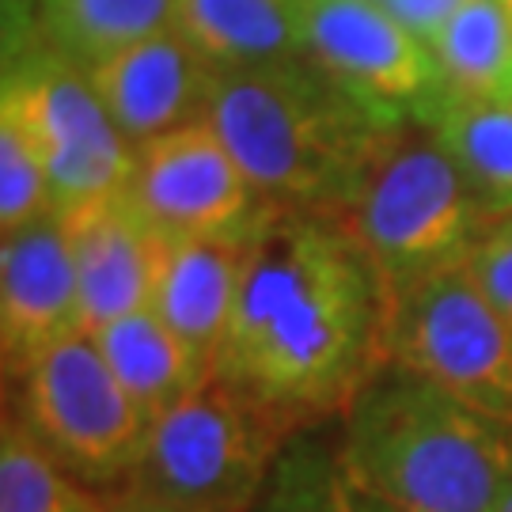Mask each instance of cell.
<instances>
[{"mask_svg":"<svg viewBox=\"0 0 512 512\" xmlns=\"http://www.w3.org/2000/svg\"><path fill=\"white\" fill-rule=\"evenodd\" d=\"M384 319V281L346 220L266 205L217 372L304 433L384 372Z\"/></svg>","mask_w":512,"mask_h":512,"instance_id":"cell-1","label":"cell"},{"mask_svg":"<svg viewBox=\"0 0 512 512\" xmlns=\"http://www.w3.org/2000/svg\"><path fill=\"white\" fill-rule=\"evenodd\" d=\"M403 118L311 57L220 69L209 103V122L266 202L342 220L406 141Z\"/></svg>","mask_w":512,"mask_h":512,"instance_id":"cell-2","label":"cell"},{"mask_svg":"<svg viewBox=\"0 0 512 512\" xmlns=\"http://www.w3.org/2000/svg\"><path fill=\"white\" fill-rule=\"evenodd\" d=\"M349 471L395 512H497L512 429L448 391L384 368L342 414Z\"/></svg>","mask_w":512,"mask_h":512,"instance_id":"cell-3","label":"cell"},{"mask_svg":"<svg viewBox=\"0 0 512 512\" xmlns=\"http://www.w3.org/2000/svg\"><path fill=\"white\" fill-rule=\"evenodd\" d=\"M296 433L277 410L213 372L152 421L129 482L202 512H251Z\"/></svg>","mask_w":512,"mask_h":512,"instance_id":"cell-4","label":"cell"},{"mask_svg":"<svg viewBox=\"0 0 512 512\" xmlns=\"http://www.w3.org/2000/svg\"><path fill=\"white\" fill-rule=\"evenodd\" d=\"M384 368H399L512 429V327L467 258L387 293Z\"/></svg>","mask_w":512,"mask_h":512,"instance_id":"cell-5","label":"cell"},{"mask_svg":"<svg viewBox=\"0 0 512 512\" xmlns=\"http://www.w3.org/2000/svg\"><path fill=\"white\" fill-rule=\"evenodd\" d=\"M452 156L433 141H403L376 171L346 224L384 281V293L456 266L490 224Z\"/></svg>","mask_w":512,"mask_h":512,"instance_id":"cell-6","label":"cell"},{"mask_svg":"<svg viewBox=\"0 0 512 512\" xmlns=\"http://www.w3.org/2000/svg\"><path fill=\"white\" fill-rule=\"evenodd\" d=\"M19 414L46 452L92 490H114L133 478L148 444V418L110 372L88 330L42 349L16 376Z\"/></svg>","mask_w":512,"mask_h":512,"instance_id":"cell-7","label":"cell"},{"mask_svg":"<svg viewBox=\"0 0 512 512\" xmlns=\"http://www.w3.org/2000/svg\"><path fill=\"white\" fill-rule=\"evenodd\" d=\"M0 122L16 126L46 164L57 213L129 190L137 148L95 95L88 69L50 46L8 61Z\"/></svg>","mask_w":512,"mask_h":512,"instance_id":"cell-8","label":"cell"},{"mask_svg":"<svg viewBox=\"0 0 512 512\" xmlns=\"http://www.w3.org/2000/svg\"><path fill=\"white\" fill-rule=\"evenodd\" d=\"M129 198L164 236H236L270 205L209 118L137 148Z\"/></svg>","mask_w":512,"mask_h":512,"instance_id":"cell-9","label":"cell"},{"mask_svg":"<svg viewBox=\"0 0 512 512\" xmlns=\"http://www.w3.org/2000/svg\"><path fill=\"white\" fill-rule=\"evenodd\" d=\"M308 57L349 92L395 114H421L444 88L429 42L384 0H304Z\"/></svg>","mask_w":512,"mask_h":512,"instance_id":"cell-10","label":"cell"},{"mask_svg":"<svg viewBox=\"0 0 512 512\" xmlns=\"http://www.w3.org/2000/svg\"><path fill=\"white\" fill-rule=\"evenodd\" d=\"M217 76V65L179 27L129 42L88 69L95 95L133 148L209 118Z\"/></svg>","mask_w":512,"mask_h":512,"instance_id":"cell-11","label":"cell"},{"mask_svg":"<svg viewBox=\"0 0 512 512\" xmlns=\"http://www.w3.org/2000/svg\"><path fill=\"white\" fill-rule=\"evenodd\" d=\"M84 330L73 258L61 213L35 220L0 239V353L16 380L42 349Z\"/></svg>","mask_w":512,"mask_h":512,"instance_id":"cell-12","label":"cell"},{"mask_svg":"<svg viewBox=\"0 0 512 512\" xmlns=\"http://www.w3.org/2000/svg\"><path fill=\"white\" fill-rule=\"evenodd\" d=\"M65 247L73 258L84 330H99L148 308L160 232L129 198V190L61 213Z\"/></svg>","mask_w":512,"mask_h":512,"instance_id":"cell-13","label":"cell"},{"mask_svg":"<svg viewBox=\"0 0 512 512\" xmlns=\"http://www.w3.org/2000/svg\"><path fill=\"white\" fill-rule=\"evenodd\" d=\"M255 228V224H251ZM251 228L236 236H164L156 243V274L148 308L190 349L217 368L239 304Z\"/></svg>","mask_w":512,"mask_h":512,"instance_id":"cell-14","label":"cell"},{"mask_svg":"<svg viewBox=\"0 0 512 512\" xmlns=\"http://www.w3.org/2000/svg\"><path fill=\"white\" fill-rule=\"evenodd\" d=\"M175 27L217 69L308 57L304 0H175Z\"/></svg>","mask_w":512,"mask_h":512,"instance_id":"cell-15","label":"cell"},{"mask_svg":"<svg viewBox=\"0 0 512 512\" xmlns=\"http://www.w3.org/2000/svg\"><path fill=\"white\" fill-rule=\"evenodd\" d=\"M490 217L512 213V95H471L440 88L418 114Z\"/></svg>","mask_w":512,"mask_h":512,"instance_id":"cell-16","label":"cell"},{"mask_svg":"<svg viewBox=\"0 0 512 512\" xmlns=\"http://www.w3.org/2000/svg\"><path fill=\"white\" fill-rule=\"evenodd\" d=\"M110 372L122 380L133 403L156 421L164 410L186 399L194 387L209 380L217 368L198 349H190L152 308L114 319L107 327L88 330Z\"/></svg>","mask_w":512,"mask_h":512,"instance_id":"cell-17","label":"cell"},{"mask_svg":"<svg viewBox=\"0 0 512 512\" xmlns=\"http://www.w3.org/2000/svg\"><path fill=\"white\" fill-rule=\"evenodd\" d=\"M251 512H395L349 471L342 444L315 429L296 433L277 456Z\"/></svg>","mask_w":512,"mask_h":512,"instance_id":"cell-18","label":"cell"},{"mask_svg":"<svg viewBox=\"0 0 512 512\" xmlns=\"http://www.w3.org/2000/svg\"><path fill=\"white\" fill-rule=\"evenodd\" d=\"M35 16L50 50L92 69L129 42L175 27V0H35Z\"/></svg>","mask_w":512,"mask_h":512,"instance_id":"cell-19","label":"cell"},{"mask_svg":"<svg viewBox=\"0 0 512 512\" xmlns=\"http://www.w3.org/2000/svg\"><path fill=\"white\" fill-rule=\"evenodd\" d=\"M444 84L471 95H512V12L505 0H463L433 42Z\"/></svg>","mask_w":512,"mask_h":512,"instance_id":"cell-20","label":"cell"},{"mask_svg":"<svg viewBox=\"0 0 512 512\" xmlns=\"http://www.w3.org/2000/svg\"><path fill=\"white\" fill-rule=\"evenodd\" d=\"M0 512H107V494L65 471L8 410L0 433Z\"/></svg>","mask_w":512,"mask_h":512,"instance_id":"cell-21","label":"cell"},{"mask_svg":"<svg viewBox=\"0 0 512 512\" xmlns=\"http://www.w3.org/2000/svg\"><path fill=\"white\" fill-rule=\"evenodd\" d=\"M57 213L50 171L16 126L0 122V232H16Z\"/></svg>","mask_w":512,"mask_h":512,"instance_id":"cell-22","label":"cell"},{"mask_svg":"<svg viewBox=\"0 0 512 512\" xmlns=\"http://www.w3.org/2000/svg\"><path fill=\"white\" fill-rule=\"evenodd\" d=\"M467 270L512 327V213L486 224V232L467 255Z\"/></svg>","mask_w":512,"mask_h":512,"instance_id":"cell-23","label":"cell"},{"mask_svg":"<svg viewBox=\"0 0 512 512\" xmlns=\"http://www.w3.org/2000/svg\"><path fill=\"white\" fill-rule=\"evenodd\" d=\"M384 4L403 19L421 42L433 46V42L440 38V31L448 27V19L459 12L463 0H384Z\"/></svg>","mask_w":512,"mask_h":512,"instance_id":"cell-24","label":"cell"},{"mask_svg":"<svg viewBox=\"0 0 512 512\" xmlns=\"http://www.w3.org/2000/svg\"><path fill=\"white\" fill-rule=\"evenodd\" d=\"M107 512H202V509L183 505L175 497L156 494V490H145L137 482H122V486L107 490Z\"/></svg>","mask_w":512,"mask_h":512,"instance_id":"cell-25","label":"cell"},{"mask_svg":"<svg viewBox=\"0 0 512 512\" xmlns=\"http://www.w3.org/2000/svg\"><path fill=\"white\" fill-rule=\"evenodd\" d=\"M497 512H512V478H509V486H505V497H501Z\"/></svg>","mask_w":512,"mask_h":512,"instance_id":"cell-26","label":"cell"},{"mask_svg":"<svg viewBox=\"0 0 512 512\" xmlns=\"http://www.w3.org/2000/svg\"><path fill=\"white\" fill-rule=\"evenodd\" d=\"M505 4H509V12H512V0H505Z\"/></svg>","mask_w":512,"mask_h":512,"instance_id":"cell-27","label":"cell"}]
</instances>
